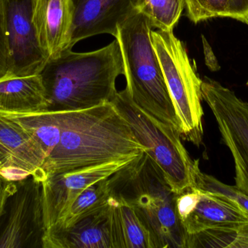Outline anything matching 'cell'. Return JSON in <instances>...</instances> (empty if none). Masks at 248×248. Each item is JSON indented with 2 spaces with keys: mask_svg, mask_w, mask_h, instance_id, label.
I'll use <instances>...</instances> for the list:
<instances>
[{
  "mask_svg": "<svg viewBox=\"0 0 248 248\" xmlns=\"http://www.w3.org/2000/svg\"><path fill=\"white\" fill-rule=\"evenodd\" d=\"M185 8V0H138L137 5L153 28L165 32H173Z\"/></svg>",
  "mask_w": 248,
  "mask_h": 248,
  "instance_id": "cell-21",
  "label": "cell"
},
{
  "mask_svg": "<svg viewBox=\"0 0 248 248\" xmlns=\"http://www.w3.org/2000/svg\"><path fill=\"white\" fill-rule=\"evenodd\" d=\"M71 16V0H35L33 22L48 60L68 49Z\"/></svg>",
  "mask_w": 248,
  "mask_h": 248,
  "instance_id": "cell-14",
  "label": "cell"
},
{
  "mask_svg": "<svg viewBox=\"0 0 248 248\" xmlns=\"http://www.w3.org/2000/svg\"><path fill=\"white\" fill-rule=\"evenodd\" d=\"M45 231L42 182L33 177L9 182L0 216V248H43Z\"/></svg>",
  "mask_w": 248,
  "mask_h": 248,
  "instance_id": "cell-7",
  "label": "cell"
},
{
  "mask_svg": "<svg viewBox=\"0 0 248 248\" xmlns=\"http://www.w3.org/2000/svg\"><path fill=\"white\" fill-rule=\"evenodd\" d=\"M111 103L145 147V152L160 169L173 192L179 194L193 186L199 161L191 158L182 144L180 132L140 109L125 89L118 91Z\"/></svg>",
  "mask_w": 248,
  "mask_h": 248,
  "instance_id": "cell-5",
  "label": "cell"
},
{
  "mask_svg": "<svg viewBox=\"0 0 248 248\" xmlns=\"http://www.w3.org/2000/svg\"><path fill=\"white\" fill-rule=\"evenodd\" d=\"M8 70V46L2 2L0 0V80L5 78Z\"/></svg>",
  "mask_w": 248,
  "mask_h": 248,
  "instance_id": "cell-24",
  "label": "cell"
},
{
  "mask_svg": "<svg viewBox=\"0 0 248 248\" xmlns=\"http://www.w3.org/2000/svg\"><path fill=\"white\" fill-rule=\"evenodd\" d=\"M117 173L108 179L96 182L84 189L62 218L51 227L64 228L72 225L81 218L107 205L114 194Z\"/></svg>",
  "mask_w": 248,
  "mask_h": 248,
  "instance_id": "cell-19",
  "label": "cell"
},
{
  "mask_svg": "<svg viewBox=\"0 0 248 248\" xmlns=\"http://www.w3.org/2000/svg\"><path fill=\"white\" fill-rule=\"evenodd\" d=\"M153 30L150 20L139 12L119 28L115 39L123 56L125 89L140 109L181 134L180 122L152 41Z\"/></svg>",
  "mask_w": 248,
  "mask_h": 248,
  "instance_id": "cell-3",
  "label": "cell"
},
{
  "mask_svg": "<svg viewBox=\"0 0 248 248\" xmlns=\"http://www.w3.org/2000/svg\"><path fill=\"white\" fill-rule=\"evenodd\" d=\"M46 157L16 122L0 115V178L18 182L29 177L45 182L42 166Z\"/></svg>",
  "mask_w": 248,
  "mask_h": 248,
  "instance_id": "cell-11",
  "label": "cell"
},
{
  "mask_svg": "<svg viewBox=\"0 0 248 248\" xmlns=\"http://www.w3.org/2000/svg\"><path fill=\"white\" fill-rule=\"evenodd\" d=\"M202 45H203L204 55H205V64L209 69L212 71H217L221 68L218 64V60L213 51L210 44L207 41L206 38L202 35Z\"/></svg>",
  "mask_w": 248,
  "mask_h": 248,
  "instance_id": "cell-26",
  "label": "cell"
},
{
  "mask_svg": "<svg viewBox=\"0 0 248 248\" xmlns=\"http://www.w3.org/2000/svg\"><path fill=\"white\" fill-rule=\"evenodd\" d=\"M57 112L61 138L42 166L45 181L101 163L137 158L146 151L111 102Z\"/></svg>",
  "mask_w": 248,
  "mask_h": 248,
  "instance_id": "cell-1",
  "label": "cell"
},
{
  "mask_svg": "<svg viewBox=\"0 0 248 248\" xmlns=\"http://www.w3.org/2000/svg\"><path fill=\"white\" fill-rule=\"evenodd\" d=\"M198 190L199 195L192 211L182 221L188 235L248 222V211L241 205L221 195Z\"/></svg>",
  "mask_w": 248,
  "mask_h": 248,
  "instance_id": "cell-15",
  "label": "cell"
},
{
  "mask_svg": "<svg viewBox=\"0 0 248 248\" xmlns=\"http://www.w3.org/2000/svg\"><path fill=\"white\" fill-rule=\"evenodd\" d=\"M227 17L248 25V0H229Z\"/></svg>",
  "mask_w": 248,
  "mask_h": 248,
  "instance_id": "cell-25",
  "label": "cell"
},
{
  "mask_svg": "<svg viewBox=\"0 0 248 248\" xmlns=\"http://www.w3.org/2000/svg\"><path fill=\"white\" fill-rule=\"evenodd\" d=\"M110 202L113 248H155L150 231L132 205L115 192Z\"/></svg>",
  "mask_w": 248,
  "mask_h": 248,
  "instance_id": "cell-17",
  "label": "cell"
},
{
  "mask_svg": "<svg viewBox=\"0 0 248 248\" xmlns=\"http://www.w3.org/2000/svg\"><path fill=\"white\" fill-rule=\"evenodd\" d=\"M186 16L195 23L214 17H227L229 0H185Z\"/></svg>",
  "mask_w": 248,
  "mask_h": 248,
  "instance_id": "cell-23",
  "label": "cell"
},
{
  "mask_svg": "<svg viewBox=\"0 0 248 248\" xmlns=\"http://www.w3.org/2000/svg\"><path fill=\"white\" fill-rule=\"evenodd\" d=\"M1 2L8 46L5 78L40 74L48 58L39 43L33 22L35 0H1Z\"/></svg>",
  "mask_w": 248,
  "mask_h": 248,
  "instance_id": "cell-9",
  "label": "cell"
},
{
  "mask_svg": "<svg viewBox=\"0 0 248 248\" xmlns=\"http://www.w3.org/2000/svg\"><path fill=\"white\" fill-rule=\"evenodd\" d=\"M135 159L108 162L79 170L54 175L42 182L44 217L46 230L55 225L62 218L84 189L123 170Z\"/></svg>",
  "mask_w": 248,
  "mask_h": 248,
  "instance_id": "cell-10",
  "label": "cell"
},
{
  "mask_svg": "<svg viewBox=\"0 0 248 248\" xmlns=\"http://www.w3.org/2000/svg\"><path fill=\"white\" fill-rule=\"evenodd\" d=\"M248 248V222L189 234L186 248Z\"/></svg>",
  "mask_w": 248,
  "mask_h": 248,
  "instance_id": "cell-20",
  "label": "cell"
},
{
  "mask_svg": "<svg viewBox=\"0 0 248 248\" xmlns=\"http://www.w3.org/2000/svg\"><path fill=\"white\" fill-rule=\"evenodd\" d=\"M71 5L68 49L103 33L116 37L121 25L138 13V0H71Z\"/></svg>",
  "mask_w": 248,
  "mask_h": 248,
  "instance_id": "cell-12",
  "label": "cell"
},
{
  "mask_svg": "<svg viewBox=\"0 0 248 248\" xmlns=\"http://www.w3.org/2000/svg\"><path fill=\"white\" fill-rule=\"evenodd\" d=\"M0 115L8 118L20 127L42 150L46 158L58 145L61 138L58 112L7 113Z\"/></svg>",
  "mask_w": 248,
  "mask_h": 248,
  "instance_id": "cell-18",
  "label": "cell"
},
{
  "mask_svg": "<svg viewBox=\"0 0 248 248\" xmlns=\"http://www.w3.org/2000/svg\"><path fill=\"white\" fill-rule=\"evenodd\" d=\"M7 183H8L4 182L0 178V216H1V213H2L6 197H7Z\"/></svg>",
  "mask_w": 248,
  "mask_h": 248,
  "instance_id": "cell-27",
  "label": "cell"
},
{
  "mask_svg": "<svg viewBox=\"0 0 248 248\" xmlns=\"http://www.w3.org/2000/svg\"><path fill=\"white\" fill-rule=\"evenodd\" d=\"M47 106L40 74L0 80V112H45Z\"/></svg>",
  "mask_w": 248,
  "mask_h": 248,
  "instance_id": "cell-16",
  "label": "cell"
},
{
  "mask_svg": "<svg viewBox=\"0 0 248 248\" xmlns=\"http://www.w3.org/2000/svg\"><path fill=\"white\" fill-rule=\"evenodd\" d=\"M247 84V86L248 87V81L247 84Z\"/></svg>",
  "mask_w": 248,
  "mask_h": 248,
  "instance_id": "cell-28",
  "label": "cell"
},
{
  "mask_svg": "<svg viewBox=\"0 0 248 248\" xmlns=\"http://www.w3.org/2000/svg\"><path fill=\"white\" fill-rule=\"evenodd\" d=\"M114 192L132 205L155 248H186L188 234L178 216L176 194L147 153L118 172Z\"/></svg>",
  "mask_w": 248,
  "mask_h": 248,
  "instance_id": "cell-4",
  "label": "cell"
},
{
  "mask_svg": "<svg viewBox=\"0 0 248 248\" xmlns=\"http://www.w3.org/2000/svg\"><path fill=\"white\" fill-rule=\"evenodd\" d=\"M193 186L225 197L228 199L241 205L248 211V195L236 186H229L224 184L214 176L202 173L199 165L196 167L195 172V183Z\"/></svg>",
  "mask_w": 248,
  "mask_h": 248,
  "instance_id": "cell-22",
  "label": "cell"
},
{
  "mask_svg": "<svg viewBox=\"0 0 248 248\" xmlns=\"http://www.w3.org/2000/svg\"><path fill=\"white\" fill-rule=\"evenodd\" d=\"M202 96L232 156L235 186L248 195V103L208 77L202 80Z\"/></svg>",
  "mask_w": 248,
  "mask_h": 248,
  "instance_id": "cell-8",
  "label": "cell"
},
{
  "mask_svg": "<svg viewBox=\"0 0 248 248\" xmlns=\"http://www.w3.org/2000/svg\"><path fill=\"white\" fill-rule=\"evenodd\" d=\"M47 100V112L82 110L111 102L116 82L124 75L119 41L87 52L72 49L49 59L40 73Z\"/></svg>",
  "mask_w": 248,
  "mask_h": 248,
  "instance_id": "cell-2",
  "label": "cell"
},
{
  "mask_svg": "<svg viewBox=\"0 0 248 248\" xmlns=\"http://www.w3.org/2000/svg\"><path fill=\"white\" fill-rule=\"evenodd\" d=\"M151 37L180 122L182 138L200 147L203 138L202 79L173 32L153 30Z\"/></svg>",
  "mask_w": 248,
  "mask_h": 248,
  "instance_id": "cell-6",
  "label": "cell"
},
{
  "mask_svg": "<svg viewBox=\"0 0 248 248\" xmlns=\"http://www.w3.org/2000/svg\"><path fill=\"white\" fill-rule=\"evenodd\" d=\"M43 248H113L111 202L64 228L45 231Z\"/></svg>",
  "mask_w": 248,
  "mask_h": 248,
  "instance_id": "cell-13",
  "label": "cell"
}]
</instances>
